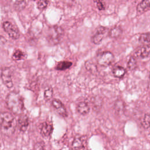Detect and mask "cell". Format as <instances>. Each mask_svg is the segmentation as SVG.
I'll list each match as a JSON object with an SVG mask.
<instances>
[{"instance_id": "obj_1", "label": "cell", "mask_w": 150, "mask_h": 150, "mask_svg": "<svg viewBox=\"0 0 150 150\" xmlns=\"http://www.w3.org/2000/svg\"><path fill=\"white\" fill-rule=\"evenodd\" d=\"M16 127V120L11 113L8 112L0 113V129L4 135L11 136L14 133Z\"/></svg>"}, {"instance_id": "obj_2", "label": "cell", "mask_w": 150, "mask_h": 150, "mask_svg": "<svg viewBox=\"0 0 150 150\" xmlns=\"http://www.w3.org/2000/svg\"><path fill=\"white\" fill-rule=\"evenodd\" d=\"M6 105L14 114H20L23 110V101L21 96L16 92H11L6 97Z\"/></svg>"}, {"instance_id": "obj_3", "label": "cell", "mask_w": 150, "mask_h": 150, "mask_svg": "<svg viewBox=\"0 0 150 150\" xmlns=\"http://www.w3.org/2000/svg\"><path fill=\"white\" fill-rule=\"evenodd\" d=\"M64 35L63 29L58 26H54L48 30L46 36L47 42L52 45L59 43L61 40Z\"/></svg>"}, {"instance_id": "obj_4", "label": "cell", "mask_w": 150, "mask_h": 150, "mask_svg": "<svg viewBox=\"0 0 150 150\" xmlns=\"http://www.w3.org/2000/svg\"><path fill=\"white\" fill-rule=\"evenodd\" d=\"M114 60V54L110 51H104L97 56V61L101 66H108Z\"/></svg>"}, {"instance_id": "obj_5", "label": "cell", "mask_w": 150, "mask_h": 150, "mask_svg": "<svg viewBox=\"0 0 150 150\" xmlns=\"http://www.w3.org/2000/svg\"><path fill=\"white\" fill-rule=\"evenodd\" d=\"M3 28L9 36L13 39H17L19 38V32L18 29L8 21L3 23Z\"/></svg>"}, {"instance_id": "obj_6", "label": "cell", "mask_w": 150, "mask_h": 150, "mask_svg": "<svg viewBox=\"0 0 150 150\" xmlns=\"http://www.w3.org/2000/svg\"><path fill=\"white\" fill-rule=\"evenodd\" d=\"M107 31V28L102 26H98L97 28L95 33L93 35L91 38L92 42L96 45L100 44L103 40L104 35L105 34Z\"/></svg>"}, {"instance_id": "obj_7", "label": "cell", "mask_w": 150, "mask_h": 150, "mask_svg": "<svg viewBox=\"0 0 150 150\" xmlns=\"http://www.w3.org/2000/svg\"><path fill=\"white\" fill-rule=\"evenodd\" d=\"M1 79L4 84L8 88L13 87L11 70L8 67L4 68L1 72Z\"/></svg>"}, {"instance_id": "obj_8", "label": "cell", "mask_w": 150, "mask_h": 150, "mask_svg": "<svg viewBox=\"0 0 150 150\" xmlns=\"http://www.w3.org/2000/svg\"><path fill=\"white\" fill-rule=\"evenodd\" d=\"M150 46L149 44L145 45L138 48L134 53V56L136 58L145 59L149 56Z\"/></svg>"}, {"instance_id": "obj_9", "label": "cell", "mask_w": 150, "mask_h": 150, "mask_svg": "<svg viewBox=\"0 0 150 150\" xmlns=\"http://www.w3.org/2000/svg\"><path fill=\"white\" fill-rule=\"evenodd\" d=\"M52 105L56 110L57 112L62 117H67L66 110L62 102L58 99H53L52 101Z\"/></svg>"}, {"instance_id": "obj_10", "label": "cell", "mask_w": 150, "mask_h": 150, "mask_svg": "<svg viewBox=\"0 0 150 150\" xmlns=\"http://www.w3.org/2000/svg\"><path fill=\"white\" fill-rule=\"evenodd\" d=\"M53 131V125L52 122L49 121H45L43 122L41 126L40 132V134L44 137H49Z\"/></svg>"}, {"instance_id": "obj_11", "label": "cell", "mask_w": 150, "mask_h": 150, "mask_svg": "<svg viewBox=\"0 0 150 150\" xmlns=\"http://www.w3.org/2000/svg\"><path fill=\"white\" fill-rule=\"evenodd\" d=\"M86 141L82 136H77L73 141L71 146L73 149H82L86 146Z\"/></svg>"}, {"instance_id": "obj_12", "label": "cell", "mask_w": 150, "mask_h": 150, "mask_svg": "<svg viewBox=\"0 0 150 150\" xmlns=\"http://www.w3.org/2000/svg\"><path fill=\"white\" fill-rule=\"evenodd\" d=\"M90 107L88 104L86 102L82 101L78 103L76 107L77 111L81 115H84L88 114L90 112Z\"/></svg>"}, {"instance_id": "obj_13", "label": "cell", "mask_w": 150, "mask_h": 150, "mask_svg": "<svg viewBox=\"0 0 150 150\" xmlns=\"http://www.w3.org/2000/svg\"><path fill=\"white\" fill-rule=\"evenodd\" d=\"M149 8V0H142L141 1L137 6V12L142 13L146 11H148Z\"/></svg>"}, {"instance_id": "obj_14", "label": "cell", "mask_w": 150, "mask_h": 150, "mask_svg": "<svg viewBox=\"0 0 150 150\" xmlns=\"http://www.w3.org/2000/svg\"><path fill=\"white\" fill-rule=\"evenodd\" d=\"M18 124L20 130L24 132L28 127V117L26 115H21L18 120Z\"/></svg>"}, {"instance_id": "obj_15", "label": "cell", "mask_w": 150, "mask_h": 150, "mask_svg": "<svg viewBox=\"0 0 150 150\" xmlns=\"http://www.w3.org/2000/svg\"><path fill=\"white\" fill-rule=\"evenodd\" d=\"M112 73L114 77L117 78H121L124 76V75L126 73V70L125 68H124L122 66H118L115 67L112 70Z\"/></svg>"}, {"instance_id": "obj_16", "label": "cell", "mask_w": 150, "mask_h": 150, "mask_svg": "<svg viewBox=\"0 0 150 150\" xmlns=\"http://www.w3.org/2000/svg\"><path fill=\"white\" fill-rule=\"evenodd\" d=\"M122 30L120 26H115L112 28L108 32V36L111 38H117L122 34Z\"/></svg>"}, {"instance_id": "obj_17", "label": "cell", "mask_w": 150, "mask_h": 150, "mask_svg": "<svg viewBox=\"0 0 150 150\" xmlns=\"http://www.w3.org/2000/svg\"><path fill=\"white\" fill-rule=\"evenodd\" d=\"M71 65H72V62L70 61H67V60L62 61L57 63L56 67V69L57 70H61V71L65 70L70 68L71 66Z\"/></svg>"}, {"instance_id": "obj_18", "label": "cell", "mask_w": 150, "mask_h": 150, "mask_svg": "<svg viewBox=\"0 0 150 150\" xmlns=\"http://www.w3.org/2000/svg\"><path fill=\"white\" fill-rule=\"evenodd\" d=\"M139 42L141 43L147 45L150 42V35L149 32L142 33L139 37Z\"/></svg>"}, {"instance_id": "obj_19", "label": "cell", "mask_w": 150, "mask_h": 150, "mask_svg": "<svg viewBox=\"0 0 150 150\" xmlns=\"http://www.w3.org/2000/svg\"><path fill=\"white\" fill-rule=\"evenodd\" d=\"M25 57V54L24 53V52L19 49L16 50L12 54V59L14 60H16V61L22 60L23 59H24Z\"/></svg>"}, {"instance_id": "obj_20", "label": "cell", "mask_w": 150, "mask_h": 150, "mask_svg": "<svg viewBox=\"0 0 150 150\" xmlns=\"http://www.w3.org/2000/svg\"><path fill=\"white\" fill-rule=\"evenodd\" d=\"M136 59L137 58L134 56H132L129 57L127 63V66L130 70H133L136 68L137 66V62Z\"/></svg>"}, {"instance_id": "obj_21", "label": "cell", "mask_w": 150, "mask_h": 150, "mask_svg": "<svg viewBox=\"0 0 150 150\" xmlns=\"http://www.w3.org/2000/svg\"><path fill=\"white\" fill-rule=\"evenodd\" d=\"M114 108L118 113H122L124 109V104L121 100H118L114 104Z\"/></svg>"}, {"instance_id": "obj_22", "label": "cell", "mask_w": 150, "mask_h": 150, "mask_svg": "<svg viewBox=\"0 0 150 150\" xmlns=\"http://www.w3.org/2000/svg\"><path fill=\"white\" fill-rule=\"evenodd\" d=\"M26 6V0H15L14 7L17 11L22 10Z\"/></svg>"}, {"instance_id": "obj_23", "label": "cell", "mask_w": 150, "mask_h": 150, "mask_svg": "<svg viewBox=\"0 0 150 150\" xmlns=\"http://www.w3.org/2000/svg\"><path fill=\"white\" fill-rule=\"evenodd\" d=\"M53 90L52 87H47L44 91V98L45 100L48 101L50 99H51L53 96Z\"/></svg>"}, {"instance_id": "obj_24", "label": "cell", "mask_w": 150, "mask_h": 150, "mask_svg": "<svg viewBox=\"0 0 150 150\" xmlns=\"http://www.w3.org/2000/svg\"><path fill=\"white\" fill-rule=\"evenodd\" d=\"M149 114L148 113L145 114L144 118H143V121H142V125L143 127L145 129H148L149 127Z\"/></svg>"}, {"instance_id": "obj_25", "label": "cell", "mask_w": 150, "mask_h": 150, "mask_svg": "<svg viewBox=\"0 0 150 150\" xmlns=\"http://www.w3.org/2000/svg\"><path fill=\"white\" fill-rule=\"evenodd\" d=\"M48 2L49 1L47 0H39L37 4L38 9L40 10L45 9L48 5Z\"/></svg>"}, {"instance_id": "obj_26", "label": "cell", "mask_w": 150, "mask_h": 150, "mask_svg": "<svg viewBox=\"0 0 150 150\" xmlns=\"http://www.w3.org/2000/svg\"><path fill=\"white\" fill-rule=\"evenodd\" d=\"M95 2L97 9L100 11H103L105 9V4L103 0H93Z\"/></svg>"}, {"instance_id": "obj_27", "label": "cell", "mask_w": 150, "mask_h": 150, "mask_svg": "<svg viewBox=\"0 0 150 150\" xmlns=\"http://www.w3.org/2000/svg\"><path fill=\"white\" fill-rule=\"evenodd\" d=\"M45 148V145L43 142H36L33 147V149H44Z\"/></svg>"}]
</instances>
